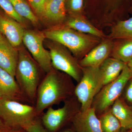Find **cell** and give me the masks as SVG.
Listing matches in <instances>:
<instances>
[{
    "label": "cell",
    "mask_w": 132,
    "mask_h": 132,
    "mask_svg": "<svg viewBox=\"0 0 132 132\" xmlns=\"http://www.w3.org/2000/svg\"><path fill=\"white\" fill-rule=\"evenodd\" d=\"M71 77L53 68L42 80L37 90L35 108L38 115L53 105L75 95V86Z\"/></svg>",
    "instance_id": "1"
},
{
    "label": "cell",
    "mask_w": 132,
    "mask_h": 132,
    "mask_svg": "<svg viewBox=\"0 0 132 132\" xmlns=\"http://www.w3.org/2000/svg\"><path fill=\"white\" fill-rule=\"evenodd\" d=\"M17 48L19 58L15 78L26 99L34 103L42 81L40 70L41 69L24 48L20 46Z\"/></svg>",
    "instance_id": "2"
},
{
    "label": "cell",
    "mask_w": 132,
    "mask_h": 132,
    "mask_svg": "<svg viewBox=\"0 0 132 132\" xmlns=\"http://www.w3.org/2000/svg\"><path fill=\"white\" fill-rule=\"evenodd\" d=\"M43 33L46 38L69 49L76 59L83 58L100 41L98 38L66 26L50 29Z\"/></svg>",
    "instance_id": "3"
},
{
    "label": "cell",
    "mask_w": 132,
    "mask_h": 132,
    "mask_svg": "<svg viewBox=\"0 0 132 132\" xmlns=\"http://www.w3.org/2000/svg\"><path fill=\"white\" fill-rule=\"evenodd\" d=\"M37 116L35 106L14 100L0 98V119L6 127L23 128Z\"/></svg>",
    "instance_id": "4"
},
{
    "label": "cell",
    "mask_w": 132,
    "mask_h": 132,
    "mask_svg": "<svg viewBox=\"0 0 132 132\" xmlns=\"http://www.w3.org/2000/svg\"><path fill=\"white\" fill-rule=\"evenodd\" d=\"M132 77V71L126 65L115 80L103 87L94 97L92 107L98 116L111 108L121 96L127 81Z\"/></svg>",
    "instance_id": "5"
},
{
    "label": "cell",
    "mask_w": 132,
    "mask_h": 132,
    "mask_svg": "<svg viewBox=\"0 0 132 132\" xmlns=\"http://www.w3.org/2000/svg\"><path fill=\"white\" fill-rule=\"evenodd\" d=\"M63 106L55 109L52 106L47 109L42 117V124L49 132H56L72 121L81 110V105L75 95L64 102Z\"/></svg>",
    "instance_id": "6"
},
{
    "label": "cell",
    "mask_w": 132,
    "mask_h": 132,
    "mask_svg": "<svg viewBox=\"0 0 132 132\" xmlns=\"http://www.w3.org/2000/svg\"><path fill=\"white\" fill-rule=\"evenodd\" d=\"M48 47L53 68L69 76L78 83L79 82L82 68L77 59L65 47L57 42H50Z\"/></svg>",
    "instance_id": "7"
},
{
    "label": "cell",
    "mask_w": 132,
    "mask_h": 132,
    "mask_svg": "<svg viewBox=\"0 0 132 132\" xmlns=\"http://www.w3.org/2000/svg\"><path fill=\"white\" fill-rule=\"evenodd\" d=\"M99 67L82 68V77L75 86L74 95L84 111L92 107L93 101L99 92Z\"/></svg>",
    "instance_id": "8"
},
{
    "label": "cell",
    "mask_w": 132,
    "mask_h": 132,
    "mask_svg": "<svg viewBox=\"0 0 132 132\" xmlns=\"http://www.w3.org/2000/svg\"><path fill=\"white\" fill-rule=\"evenodd\" d=\"M44 33L31 30H25L22 43L32 56L33 59L46 73L53 69L49 51L45 49L43 42Z\"/></svg>",
    "instance_id": "9"
},
{
    "label": "cell",
    "mask_w": 132,
    "mask_h": 132,
    "mask_svg": "<svg viewBox=\"0 0 132 132\" xmlns=\"http://www.w3.org/2000/svg\"><path fill=\"white\" fill-rule=\"evenodd\" d=\"M25 29L23 26L0 8V32L14 47L21 46Z\"/></svg>",
    "instance_id": "10"
},
{
    "label": "cell",
    "mask_w": 132,
    "mask_h": 132,
    "mask_svg": "<svg viewBox=\"0 0 132 132\" xmlns=\"http://www.w3.org/2000/svg\"><path fill=\"white\" fill-rule=\"evenodd\" d=\"M71 122L76 132H102L100 121L94 109L80 110Z\"/></svg>",
    "instance_id": "11"
},
{
    "label": "cell",
    "mask_w": 132,
    "mask_h": 132,
    "mask_svg": "<svg viewBox=\"0 0 132 132\" xmlns=\"http://www.w3.org/2000/svg\"><path fill=\"white\" fill-rule=\"evenodd\" d=\"M113 43L109 40L100 43L93 48L79 61L82 68L99 67L112 53Z\"/></svg>",
    "instance_id": "12"
},
{
    "label": "cell",
    "mask_w": 132,
    "mask_h": 132,
    "mask_svg": "<svg viewBox=\"0 0 132 132\" xmlns=\"http://www.w3.org/2000/svg\"><path fill=\"white\" fill-rule=\"evenodd\" d=\"M0 98L23 102L28 101L22 94L15 78L0 67Z\"/></svg>",
    "instance_id": "13"
},
{
    "label": "cell",
    "mask_w": 132,
    "mask_h": 132,
    "mask_svg": "<svg viewBox=\"0 0 132 132\" xmlns=\"http://www.w3.org/2000/svg\"><path fill=\"white\" fill-rule=\"evenodd\" d=\"M126 65L125 62L113 57L107 59L99 67L100 77L99 92L104 86L117 79Z\"/></svg>",
    "instance_id": "14"
},
{
    "label": "cell",
    "mask_w": 132,
    "mask_h": 132,
    "mask_svg": "<svg viewBox=\"0 0 132 132\" xmlns=\"http://www.w3.org/2000/svg\"><path fill=\"white\" fill-rule=\"evenodd\" d=\"M66 27L99 38L105 36L103 33L80 14L71 15L66 22Z\"/></svg>",
    "instance_id": "15"
},
{
    "label": "cell",
    "mask_w": 132,
    "mask_h": 132,
    "mask_svg": "<svg viewBox=\"0 0 132 132\" xmlns=\"http://www.w3.org/2000/svg\"><path fill=\"white\" fill-rule=\"evenodd\" d=\"M111 112L119 121L123 130L132 129V109L121 97L111 107Z\"/></svg>",
    "instance_id": "16"
},
{
    "label": "cell",
    "mask_w": 132,
    "mask_h": 132,
    "mask_svg": "<svg viewBox=\"0 0 132 132\" xmlns=\"http://www.w3.org/2000/svg\"><path fill=\"white\" fill-rule=\"evenodd\" d=\"M18 58V48L12 45H0V67L14 78Z\"/></svg>",
    "instance_id": "17"
},
{
    "label": "cell",
    "mask_w": 132,
    "mask_h": 132,
    "mask_svg": "<svg viewBox=\"0 0 132 132\" xmlns=\"http://www.w3.org/2000/svg\"><path fill=\"white\" fill-rule=\"evenodd\" d=\"M65 0H51L46 4L43 19L52 24L61 23L66 17Z\"/></svg>",
    "instance_id": "18"
},
{
    "label": "cell",
    "mask_w": 132,
    "mask_h": 132,
    "mask_svg": "<svg viewBox=\"0 0 132 132\" xmlns=\"http://www.w3.org/2000/svg\"><path fill=\"white\" fill-rule=\"evenodd\" d=\"M112 50V57L127 64L132 59V39H120Z\"/></svg>",
    "instance_id": "19"
},
{
    "label": "cell",
    "mask_w": 132,
    "mask_h": 132,
    "mask_svg": "<svg viewBox=\"0 0 132 132\" xmlns=\"http://www.w3.org/2000/svg\"><path fill=\"white\" fill-rule=\"evenodd\" d=\"M102 132H121L123 129L119 121L109 109L98 116Z\"/></svg>",
    "instance_id": "20"
},
{
    "label": "cell",
    "mask_w": 132,
    "mask_h": 132,
    "mask_svg": "<svg viewBox=\"0 0 132 132\" xmlns=\"http://www.w3.org/2000/svg\"><path fill=\"white\" fill-rule=\"evenodd\" d=\"M15 10L21 17L29 21L34 25H37L38 18L33 12L27 0H10Z\"/></svg>",
    "instance_id": "21"
},
{
    "label": "cell",
    "mask_w": 132,
    "mask_h": 132,
    "mask_svg": "<svg viewBox=\"0 0 132 132\" xmlns=\"http://www.w3.org/2000/svg\"><path fill=\"white\" fill-rule=\"evenodd\" d=\"M111 36L119 39H132V17L119 22L114 26Z\"/></svg>",
    "instance_id": "22"
},
{
    "label": "cell",
    "mask_w": 132,
    "mask_h": 132,
    "mask_svg": "<svg viewBox=\"0 0 132 132\" xmlns=\"http://www.w3.org/2000/svg\"><path fill=\"white\" fill-rule=\"evenodd\" d=\"M0 8L5 13L22 26L26 25L27 20L20 16L16 13L10 0H0Z\"/></svg>",
    "instance_id": "23"
},
{
    "label": "cell",
    "mask_w": 132,
    "mask_h": 132,
    "mask_svg": "<svg viewBox=\"0 0 132 132\" xmlns=\"http://www.w3.org/2000/svg\"><path fill=\"white\" fill-rule=\"evenodd\" d=\"M30 6L38 19H43L46 5V0H27Z\"/></svg>",
    "instance_id": "24"
},
{
    "label": "cell",
    "mask_w": 132,
    "mask_h": 132,
    "mask_svg": "<svg viewBox=\"0 0 132 132\" xmlns=\"http://www.w3.org/2000/svg\"><path fill=\"white\" fill-rule=\"evenodd\" d=\"M83 0H65L66 11L70 15L79 14L83 6Z\"/></svg>",
    "instance_id": "25"
},
{
    "label": "cell",
    "mask_w": 132,
    "mask_h": 132,
    "mask_svg": "<svg viewBox=\"0 0 132 132\" xmlns=\"http://www.w3.org/2000/svg\"><path fill=\"white\" fill-rule=\"evenodd\" d=\"M121 97L132 109V77L126 84Z\"/></svg>",
    "instance_id": "26"
},
{
    "label": "cell",
    "mask_w": 132,
    "mask_h": 132,
    "mask_svg": "<svg viewBox=\"0 0 132 132\" xmlns=\"http://www.w3.org/2000/svg\"><path fill=\"white\" fill-rule=\"evenodd\" d=\"M22 129L26 132H49L37 119L25 126Z\"/></svg>",
    "instance_id": "27"
},
{
    "label": "cell",
    "mask_w": 132,
    "mask_h": 132,
    "mask_svg": "<svg viewBox=\"0 0 132 132\" xmlns=\"http://www.w3.org/2000/svg\"><path fill=\"white\" fill-rule=\"evenodd\" d=\"M1 132H26L22 128H12L6 127Z\"/></svg>",
    "instance_id": "28"
},
{
    "label": "cell",
    "mask_w": 132,
    "mask_h": 132,
    "mask_svg": "<svg viewBox=\"0 0 132 132\" xmlns=\"http://www.w3.org/2000/svg\"><path fill=\"white\" fill-rule=\"evenodd\" d=\"M11 45L8 41L7 39L0 32V45L2 46H8Z\"/></svg>",
    "instance_id": "29"
},
{
    "label": "cell",
    "mask_w": 132,
    "mask_h": 132,
    "mask_svg": "<svg viewBox=\"0 0 132 132\" xmlns=\"http://www.w3.org/2000/svg\"><path fill=\"white\" fill-rule=\"evenodd\" d=\"M6 127H7L4 125L3 122L0 119V132L2 131Z\"/></svg>",
    "instance_id": "30"
},
{
    "label": "cell",
    "mask_w": 132,
    "mask_h": 132,
    "mask_svg": "<svg viewBox=\"0 0 132 132\" xmlns=\"http://www.w3.org/2000/svg\"><path fill=\"white\" fill-rule=\"evenodd\" d=\"M127 67L132 71V59L127 64Z\"/></svg>",
    "instance_id": "31"
},
{
    "label": "cell",
    "mask_w": 132,
    "mask_h": 132,
    "mask_svg": "<svg viewBox=\"0 0 132 132\" xmlns=\"http://www.w3.org/2000/svg\"><path fill=\"white\" fill-rule=\"evenodd\" d=\"M62 132H74L71 129H67V130H64Z\"/></svg>",
    "instance_id": "32"
},
{
    "label": "cell",
    "mask_w": 132,
    "mask_h": 132,
    "mask_svg": "<svg viewBox=\"0 0 132 132\" xmlns=\"http://www.w3.org/2000/svg\"><path fill=\"white\" fill-rule=\"evenodd\" d=\"M121 132H130V130H123H123H122V131H121Z\"/></svg>",
    "instance_id": "33"
},
{
    "label": "cell",
    "mask_w": 132,
    "mask_h": 132,
    "mask_svg": "<svg viewBox=\"0 0 132 132\" xmlns=\"http://www.w3.org/2000/svg\"><path fill=\"white\" fill-rule=\"evenodd\" d=\"M46 4L48 2H49V1H50L51 0H46Z\"/></svg>",
    "instance_id": "34"
},
{
    "label": "cell",
    "mask_w": 132,
    "mask_h": 132,
    "mask_svg": "<svg viewBox=\"0 0 132 132\" xmlns=\"http://www.w3.org/2000/svg\"><path fill=\"white\" fill-rule=\"evenodd\" d=\"M130 132H132V129L130 130Z\"/></svg>",
    "instance_id": "35"
}]
</instances>
